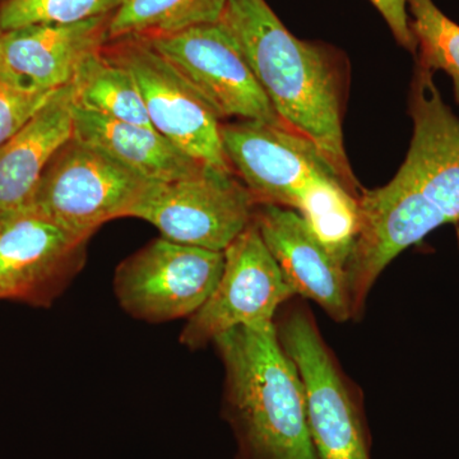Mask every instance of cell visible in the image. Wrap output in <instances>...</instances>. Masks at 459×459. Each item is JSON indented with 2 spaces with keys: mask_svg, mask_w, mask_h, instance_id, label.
Here are the masks:
<instances>
[{
  "mask_svg": "<svg viewBox=\"0 0 459 459\" xmlns=\"http://www.w3.org/2000/svg\"><path fill=\"white\" fill-rule=\"evenodd\" d=\"M409 152L394 179L359 198V230L344 270L353 291L369 294L395 256L435 229L459 221V117L433 72L416 65Z\"/></svg>",
  "mask_w": 459,
  "mask_h": 459,
  "instance_id": "cell-1",
  "label": "cell"
},
{
  "mask_svg": "<svg viewBox=\"0 0 459 459\" xmlns=\"http://www.w3.org/2000/svg\"><path fill=\"white\" fill-rule=\"evenodd\" d=\"M219 25L243 54L283 128L318 148L361 195L344 150V81L333 53L292 35L265 0H228Z\"/></svg>",
  "mask_w": 459,
  "mask_h": 459,
  "instance_id": "cell-2",
  "label": "cell"
},
{
  "mask_svg": "<svg viewBox=\"0 0 459 459\" xmlns=\"http://www.w3.org/2000/svg\"><path fill=\"white\" fill-rule=\"evenodd\" d=\"M221 137L232 170L255 204L300 214L344 267L358 235L360 195L318 148L280 126L249 120L222 123Z\"/></svg>",
  "mask_w": 459,
  "mask_h": 459,
  "instance_id": "cell-3",
  "label": "cell"
},
{
  "mask_svg": "<svg viewBox=\"0 0 459 459\" xmlns=\"http://www.w3.org/2000/svg\"><path fill=\"white\" fill-rule=\"evenodd\" d=\"M212 343L225 369L222 415L237 442V459H319L303 382L276 322L238 325Z\"/></svg>",
  "mask_w": 459,
  "mask_h": 459,
  "instance_id": "cell-4",
  "label": "cell"
},
{
  "mask_svg": "<svg viewBox=\"0 0 459 459\" xmlns=\"http://www.w3.org/2000/svg\"><path fill=\"white\" fill-rule=\"evenodd\" d=\"M280 342L303 382L307 421L319 459H371L358 391L323 340L312 312L292 307L276 322Z\"/></svg>",
  "mask_w": 459,
  "mask_h": 459,
  "instance_id": "cell-5",
  "label": "cell"
},
{
  "mask_svg": "<svg viewBox=\"0 0 459 459\" xmlns=\"http://www.w3.org/2000/svg\"><path fill=\"white\" fill-rule=\"evenodd\" d=\"M148 184L113 157L72 137L51 157L26 210L90 240L105 223L128 217Z\"/></svg>",
  "mask_w": 459,
  "mask_h": 459,
  "instance_id": "cell-6",
  "label": "cell"
},
{
  "mask_svg": "<svg viewBox=\"0 0 459 459\" xmlns=\"http://www.w3.org/2000/svg\"><path fill=\"white\" fill-rule=\"evenodd\" d=\"M258 204L234 171L205 166L172 181H150L128 217L152 223L162 238L223 252L255 221Z\"/></svg>",
  "mask_w": 459,
  "mask_h": 459,
  "instance_id": "cell-7",
  "label": "cell"
},
{
  "mask_svg": "<svg viewBox=\"0 0 459 459\" xmlns=\"http://www.w3.org/2000/svg\"><path fill=\"white\" fill-rule=\"evenodd\" d=\"M101 51L133 75L155 131L199 164L234 171L223 148L221 120L146 39H113Z\"/></svg>",
  "mask_w": 459,
  "mask_h": 459,
  "instance_id": "cell-8",
  "label": "cell"
},
{
  "mask_svg": "<svg viewBox=\"0 0 459 459\" xmlns=\"http://www.w3.org/2000/svg\"><path fill=\"white\" fill-rule=\"evenodd\" d=\"M223 252L155 238L117 267L114 291L133 318L148 323L189 318L212 294Z\"/></svg>",
  "mask_w": 459,
  "mask_h": 459,
  "instance_id": "cell-9",
  "label": "cell"
},
{
  "mask_svg": "<svg viewBox=\"0 0 459 459\" xmlns=\"http://www.w3.org/2000/svg\"><path fill=\"white\" fill-rule=\"evenodd\" d=\"M292 296L253 221L223 250L221 277L210 298L189 316L180 342L198 350L238 325L274 323L277 309Z\"/></svg>",
  "mask_w": 459,
  "mask_h": 459,
  "instance_id": "cell-10",
  "label": "cell"
},
{
  "mask_svg": "<svg viewBox=\"0 0 459 459\" xmlns=\"http://www.w3.org/2000/svg\"><path fill=\"white\" fill-rule=\"evenodd\" d=\"M146 40L222 123L249 120L283 128L243 54L219 22Z\"/></svg>",
  "mask_w": 459,
  "mask_h": 459,
  "instance_id": "cell-11",
  "label": "cell"
},
{
  "mask_svg": "<svg viewBox=\"0 0 459 459\" xmlns=\"http://www.w3.org/2000/svg\"><path fill=\"white\" fill-rule=\"evenodd\" d=\"M84 240L30 210L0 216V299L49 307L86 262Z\"/></svg>",
  "mask_w": 459,
  "mask_h": 459,
  "instance_id": "cell-12",
  "label": "cell"
},
{
  "mask_svg": "<svg viewBox=\"0 0 459 459\" xmlns=\"http://www.w3.org/2000/svg\"><path fill=\"white\" fill-rule=\"evenodd\" d=\"M113 14L71 25L39 23L0 31V78L30 91L62 89L83 60L107 44Z\"/></svg>",
  "mask_w": 459,
  "mask_h": 459,
  "instance_id": "cell-13",
  "label": "cell"
},
{
  "mask_svg": "<svg viewBox=\"0 0 459 459\" xmlns=\"http://www.w3.org/2000/svg\"><path fill=\"white\" fill-rule=\"evenodd\" d=\"M255 222L295 295L313 300L336 322L352 319L346 274L300 214L258 205Z\"/></svg>",
  "mask_w": 459,
  "mask_h": 459,
  "instance_id": "cell-14",
  "label": "cell"
},
{
  "mask_svg": "<svg viewBox=\"0 0 459 459\" xmlns=\"http://www.w3.org/2000/svg\"><path fill=\"white\" fill-rule=\"evenodd\" d=\"M71 83L0 147V216L26 210L51 157L74 137Z\"/></svg>",
  "mask_w": 459,
  "mask_h": 459,
  "instance_id": "cell-15",
  "label": "cell"
},
{
  "mask_svg": "<svg viewBox=\"0 0 459 459\" xmlns=\"http://www.w3.org/2000/svg\"><path fill=\"white\" fill-rule=\"evenodd\" d=\"M72 113L75 140L98 148L144 179H183L205 168L153 128L119 122L74 104Z\"/></svg>",
  "mask_w": 459,
  "mask_h": 459,
  "instance_id": "cell-16",
  "label": "cell"
},
{
  "mask_svg": "<svg viewBox=\"0 0 459 459\" xmlns=\"http://www.w3.org/2000/svg\"><path fill=\"white\" fill-rule=\"evenodd\" d=\"M101 49L83 60L72 80L74 104L119 122L153 128L134 78Z\"/></svg>",
  "mask_w": 459,
  "mask_h": 459,
  "instance_id": "cell-17",
  "label": "cell"
},
{
  "mask_svg": "<svg viewBox=\"0 0 459 459\" xmlns=\"http://www.w3.org/2000/svg\"><path fill=\"white\" fill-rule=\"evenodd\" d=\"M228 0H124L111 17L108 40L152 39L217 23Z\"/></svg>",
  "mask_w": 459,
  "mask_h": 459,
  "instance_id": "cell-18",
  "label": "cell"
},
{
  "mask_svg": "<svg viewBox=\"0 0 459 459\" xmlns=\"http://www.w3.org/2000/svg\"><path fill=\"white\" fill-rule=\"evenodd\" d=\"M411 31L415 36L416 65L427 71L446 72L453 81L459 104V25L437 8L434 0H407Z\"/></svg>",
  "mask_w": 459,
  "mask_h": 459,
  "instance_id": "cell-19",
  "label": "cell"
},
{
  "mask_svg": "<svg viewBox=\"0 0 459 459\" xmlns=\"http://www.w3.org/2000/svg\"><path fill=\"white\" fill-rule=\"evenodd\" d=\"M124 0H0V31L39 23L71 25L114 13Z\"/></svg>",
  "mask_w": 459,
  "mask_h": 459,
  "instance_id": "cell-20",
  "label": "cell"
},
{
  "mask_svg": "<svg viewBox=\"0 0 459 459\" xmlns=\"http://www.w3.org/2000/svg\"><path fill=\"white\" fill-rule=\"evenodd\" d=\"M56 91L21 89L0 78V147L13 138L50 101Z\"/></svg>",
  "mask_w": 459,
  "mask_h": 459,
  "instance_id": "cell-21",
  "label": "cell"
},
{
  "mask_svg": "<svg viewBox=\"0 0 459 459\" xmlns=\"http://www.w3.org/2000/svg\"><path fill=\"white\" fill-rule=\"evenodd\" d=\"M370 2L382 13L398 44L416 56L418 44L411 31L407 0H370Z\"/></svg>",
  "mask_w": 459,
  "mask_h": 459,
  "instance_id": "cell-22",
  "label": "cell"
},
{
  "mask_svg": "<svg viewBox=\"0 0 459 459\" xmlns=\"http://www.w3.org/2000/svg\"><path fill=\"white\" fill-rule=\"evenodd\" d=\"M455 232H457V241H458V247H459V221L455 223Z\"/></svg>",
  "mask_w": 459,
  "mask_h": 459,
  "instance_id": "cell-23",
  "label": "cell"
}]
</instances>
